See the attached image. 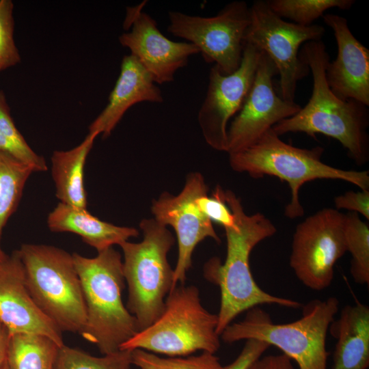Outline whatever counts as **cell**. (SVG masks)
Wrapping results in <instances>:
<instances>
[{
	"label": "cell",
	"mask_w": 369,
	"mask_h": 369,
	"mask_svg": "<svg viewBox=\"0 0 369 369\" xmlns=\"http://www.w3.org/2000/svg\"><path fill=\"white\" fill-rule=\"evenodd\" d=\"M14 3L0 0V72L16 66L20 55L14 40Z\"/></svg>",
	"instance_id": "f1b7e54d"
},
{
	"label": "cell",
	"mask_w": 369,
	"mask_h": 369,
	"mask_svg": "<svg viewBox=\"0 0 369 369\" xmlns=\"http://www.w3.org/2000/svg\"><path fill=\"white\" fill-rule=\"evenodd\" d=\"M346 251L351 255L350 272L354 282L369 284V226L355 212L345 214Z\"/></svg>",
	"instance_id": "cb8c5ba5"
},
{
	"label": "cell",
	"mask_w": 369,
	"mask_h": 369,
	"mask_svg": "<svg viewBox=\"0 0 369 369\" xmlns=\"http://www.w3.org/2000/svg\"><path fill=\"white\" fill-rule=\"evenodd\" d=\"M163 94L150 74L131 55L124 56L119 77L108 103L89 127V133L109 137L126 111L134 105L162 103Z\"/></svg>",
	"instance_id": "ac0fdd59"
},
{
	"label": "cell",
	"mask_w": 369,
	"mask_h": 369,
	"mask_svg": "<svg viewBox=\"0 0 369 369\" xmlns=\"http://www.w3.org/2000/svg\"><path fill=\"white\" fill-rule=\"evenodd\" d=\"M270 346L269 344L262 340H246L238 356L231 364L223 366V369H248Z\"/></svg>",
	"instance_id": "1f68e13d"
},
{
	"label": "cell",
	"mask_w": 369,
	"mask_h": 369,
	"mask_svg": "<svg viewBox=\"0 0 369 369\" xmlns=\"http://www.w3.org/2000/svg\"><path fill=\"white\" fill-rule=\"evenodd\" d=\"M8 255H7L3 250L2 249L1 245H0V267L3 264V262L7 259Z\"/></svg>",
	"instance_id": "e575fe53"
},
{
	"label": "cell",
	"mask_w": 369,
	"mask_h": 369,
	"mask_svg": "<svg viewBox=\"0 0 369 369\" xmlns=\"http://www.w3.org/2000/svg\"><path fill=\"white\" fill-rule=\"evenodd\" d=\"M337 208L346 209L348 212L361 214L367 221L369 220V190L360 191H348L334 198Z\"/></svg>",
	"instance_id": "4dcf8cb0"
},
{
	"label": "cell",
	"mask_w": 369,
	"mask_h": 369,
	"mask_svg": "<svg viewBox=\"0 0 369 369\" xmlns=\"http://www.w3.org/2000/svg\"><path fill=\"white\" fill-rule=\"evenodd\" d=\"M197 204L201 211L211 221L221 225L224 228L235 225L234 217L227 204L221 199L218 185L212 196L207 193L199 197Z\"/></svg>",
	"instance_id": "f546056e"
},
{
	"label": "cell",
	"mask_w": 369,
	"mask_h": 369,
	"mask_svg": "<svg viewBox=\"0 0 369 369\" xmlns=\"http://www.w3.org/2000/svg\"><path fill=\"white\" fill-rule=\"evenodd\" d=\"M17 251L36 303L62 331L79 334L87 314L72 255L42 244H23Z\"/></svg>",
	"instance_id": "ba28073f"
},
{
	"label": "cell",
	"mask_w": 369,
	"mask_h": 369,
	"mask_svg": "<svg viewBox=\"0 0 369 369\" xmlns=\"http://www.w3.org/2000/svg\"><path fill=\"white\" fill-rule=\"evenodd\" d=\"M277 74L271 59L262 51L255 77L237 114L228 127V154L238 152L257 141L279 122L295 115L301 107L279 96L273 83Z\"/></svg>",
	"instance_id": "5bb4252c"
},
{
	"label": "cell",
	"mask_w": 369,
	"mask_h": 369,
	"mask_svg": "<svg viewBox=\"0 0 369 369\" xmlns=\"http://www.w3.org/2000/svg\"><path fill=\"white\" fill-rule=\"evenodd\" d=\"M131 362L139 369H223L219 358L208 352L187 357L164 358L145 350L134 349Z\"/></svg>",
	"instance_id": "83f0119b"
},
{
	"label": "cell",
	"mask_w": 369,
	"mask_h": 369,
	"mask_svg": "<svg viewBox=\"0 0 369 369\" xmlns=\"http://www.w3.org/2000/svg\"><path fill=\"white\" fill-rule=\"evenodd\" d=\"M339 303L333 297L311 300L303 306L301 318L284 324L274 323L266 312L256 306L247 311L242 320L226 327L220 336L226 343L248 339L264 341L296 361L299 369H327L326 338Z\"/></svg>",
	"instance_id": "5b68a950"
},
{
	"label": "cell",
	"mask_w": 369,
	"mask_h": 369,
	"mask_svg": "<svg viewBox=\"0 0 369 369\" xmlns=\"http://www.w3.org/2000/svg\"><path fill=\"white\" fill-rule=\"evenodd\" d=\"M208 191L202 175L193 172L187 176L180 193L174 195L164 192L152 202L154 219L165 226H172L177 237L178 259L174 269L172 289L178 284H184L191 266L193 252L198 243L208 237L220 243L212 221L197 204V198Z\"/></svg>",
	"instance_id": "7c38bea8"
},
{
	"label": "cell",
	"mask_w": 369,
	"mask_h": 369,
	"mask_svg": "<svg viewBox=\"0 0 369 369\" xmlns=\"http://www.w3.org/2000/svg\"><path fill=\"white\" fill-rule=\"evenodd\" d=\"M0 322L10 334L42 335L60 347L64 345L62 331L40 310L27 288L17 250L0 267Z\"/></svg>",
	"instance_id": "2e32d148"
},
{
	"label": "cell",
	"mask_w": 369,
	"mask_h": 369,
	"mask_svg": "<svg viewBox=\"0 0 369 369\" xmlns=\"http://www.w3.org/2000/svg\"><path fill=\"white\" fill-rule=\"evenodd\" d=\"M46 223L51 232H71L80 236L83 242L98 252L114 245H120L139 235L136 228L115 226L99 219L86 208L61 202L49 214Z\"/></svg>",
	"instance_id": "ffe728a7"
},
{
	"label": "cell",
	"mask_w": 369,
	"mask_h": 369,
	"mask_svg": "<svg viewBox=\"0 0 369 369\" xmlns=\"http://www.w3.org/2000/svg\"><path fill=\"white\" fill-rule=\"evenodd\" d=\"M337 342L332 369H367L369 366V308L347 305L329 329Z\"/></svg>",
	"instance_id": "d6986e66"
},
{
	"label": "cell",
	"mask_w": 369,
	"mask_h": 369,
	"mask_svg": "<svg viewBox=\"0 0 369 369\" xmlns=\"http://www.w3.org/2000/svg\"><path fill=\"white\" fill-rule=\"evenodd\" d=\"M60 346L39 334H10L7 363L10 369H53Z\"/></svg>",
	"instance_id": "7402d4cb"
},
{
	"label": "cell",
	"mask_w": 369,
	"mask_h": 369,
	"mask_svg": "<svg viewBox=\"0 0 369 369\" xmlns=\"http://www.w3.org/2000/svg\"><path fill=\"white\" fill-rule=\"evenodd\" d=\"M321 146L301 148L283 141L272 128L257 141L238 152L229 154L232 169L246 172L254 178L273 176L286 181L290 189V201L284 215L290 219L302 217L304 209L299 192L306 182L318 179L341 180L361 190H369V172L346 170L325 163Z\"/></svg>",
	"instance_id": "277c9868"
},
{
	"label": "cell",
	"mask_w": 369,
	"mask_h": 369,
	"mask_svg": "<svg viewBox=\"0 0 369 369\" xmlns=\"http://www.w3.org/2000/svg\"><path fill=\"white\" fill-rule=\"evenodd\" d=\"M131 365V351L95 357L64 344L59 348L53 369H130Z\"/></svg>",
	"instance_id": "4316f807"
},
{
	"label": "cell",
	"mask_w": 369,
	"mask_h": 369,
	"mask_svg": "<svg viewBox=\"0 0 369 369\" xmlns=\"http://www.w3.org/2000/svg\"><path fill=\"white\" fill-rule=\"evenodd\" d=\"M219 195L232 211L235 225L226 228V257L223 263L217 257L207 261L204 275L217 284L221 292L220 308L217 314V333L222 331L241 313L263 304L299 308L301 304L293 299L272 295L258 286L249 266L253 249L263 240L273 236L276 227L261 213L247 215L241 200L231 190L218 185Z\"/></svg>",
	"instance_id": "6da1fadb"
},
{
	"label": "cell",
	"mask_w": 369,
	"mask_h": 369,
	"mask_svg": "<svg viewBox=\"0 0 369 369\" xmlns=\"http://www.w3.org/2000/svg\"><path fill=\"white\" fill-rule=\"evenodd\" d=\"M143 240L125 241L123 275L128 285L126 308L135 316L139 331L152 324L162 314L165 299L173 287L174 270L167 254L175 239L167 226L154 218L139 223Z\"/></svg>",
	"instance_id": "8992f818"
},
{
	"label": "cell",
	"mask_w": 369,
	"mask_h": 369,
	"mask_svg": "<svg viewBox=\"0 0 369 369\" xmlns=\"http://www.w3.org/2000/svg\"><path fill=\"white\" fill-rule=\"evenodd\" d=\"M10 333L0 322V366L7 360V354Z\"/></svg>",
	"instance_id": "836d02e7"
},
{
	"label": "cell",
	"mask_w": 369,
	"mask_h": 369,
	"mask_svg": "<svg viewBox=\"0 0 369 369\" xmlns=\"http://www.w3.org/2000/svg\"><path fill=\"white\" fill-rule=\"evenodd\" d=\"M217 314L201 303L195 286H176L165 299L161 316L122 344L120 350L142 349L170 357L197 351L215 353L220 346Z\"/></svg>",
	"instance_id": "52a82bcc"
},
{
	"label": "cell",
	"mask_w": 369,
	"mask_h": 369,
	"mask_svg": "<svg viewBox=\"0 0 369 369\" xmlns=\"http://www.w3.org/2000/svg\"><path fill=\"white\" fill-rule=\"evenodd\" d=\"M86 308V321L79 333L102 355L120 350L139 331L137 321L124 305L125 287L121 254L113 247L94 258L72 254Z\"/></svg>",
	"instance_id": "3957f363"
},
{
	"label": "cell",
	"mask_w": 369,
	"mask_h": 369,
	"mask_svg": "<svg viewBox=\"0 0 369 369\" xmlns=\"http://www.w3.org/2000/svg\"><path fill=\"white\" fill-rule=\"evenodd\" d=\"M270 9L282 18H288L294 23L310 26L323 17L325 11L337 8L350 10L354 0H268Z\"/></svg>",
	"instance_id": "484cf974"
},
{
	"label": "cell",
	"mask_w": 369,
	"mask_h": 369,
	"mask_svg": "<svg viewBox=\"0 0 369 369\" xmlns=\"http://www.w3.org/2000/svg\"><path fill=\"white\" fill-rule=\"evenodd\" d=\"M0 369H10L7 363V360L1 366H0Z\"/></svg>",
	"instance_id": "d590c367"
},
{
	"label": "cell",
	"mask_w": 369,
	"mask_h": 369,
	"mask_svg": "<svg viewBox=\"0 0 369 369\" xmlns=\"http://www.w3.org/2000/svg\"><path fill=\"white\" fill-rule=\"evenodd\" d=\"M145 3L131 8L126 21L131 26L119 36L120 44L127 48L156 84L172 82L176 72L187 66L189 58L200 53L199 49L187 42H174L159 30L156 20L141 12Z\"/></svg>",
	"instance_id": "9a60e30c"
},
{
	"label": "cell",
	"mask_w": 369,
	"mask_h": 369,
	"mask_svg": "<svg viewBox=\"0 0 369 369\" xmlns=\"http://www.w3.org/2000/svg\"><path fill=\"white\" fill-rule=\"evenodd\" d=\"M333 30L337 43L336 58L326 68L327 82L342 100H355L369 106V50L352 33L347 20L339 15L323 16Z\"/></svg>",
	"instance_id": "e0dca14e"
},
{
	"label": "cell",
	"mask_w": 369,
	"mask_h": 369,
	"mask_svg": "<svg viewBox=\"0 0 369 369\" xmlns=\"http://www.w3.org/2000/svg\"><path fill=\"white\" fill-rule=\"evenodd\" d=\"M248 369H296L290 359L284 354L260 357Z\"/></svg>",
	"instance_id": "d6a6232c"
},
{
	"label": "cell",
	"mask_w": 369,
	"mask_h": 369,
	"mask_svg": "<svg viewBox=\"0 0 369 369\" xmlns=\"http://www.w3.org/2000/svg\"><path fill=\"white\" fill-rule=\"evenodd\" d=\"M30 167L0 151V240L3 228L20 202Z\"/></svg>",
	"instance_id": "603a6c76"
},
{
	"label": "cell",
	"mask_w": 369,
	"mask_h": 369,
	"mask_svg": "<svg viewBox=\"0 0 369 369\" xmlns=\"http://www.w3.org/2000/svg\"><path fill=\"white\" fill-rule=\"evenodd\" d=\"M0 151L26 164L33 172L47 170L44 159L36 153L16 127L5 96L0 90Z\"/></svg>",
	"instance_id": "d4e9b609"
},
{
	"label": "cell",
	"mask_w": 369,
	"mask_h": 369,
	"mask_svg": "<svg viewBox=\"0 0 369 369\" xmlns=\"http://www.w3.org/2000/svg\"><path fill=\"white\" fill-rule=\"evenodd\" d=\"M96 133H89L83 141L69 150L54 151L51 175L55 195L59 202L78 208H86L87 193L84 184V167Z\"/></svg>",
	"instance_id": "44dd1931"
},
{
	"label": "cell",
	"mask_w": 369,
	"mask_h": 369,
	"mask_svg": "<svg viewBox=\"0 0 369 369\" xmlns=\"http://www.w3.org/2000/svg\"><path fill=\"white\" fill-rule=\"evenodd\" d=\"M300 57L312 74L311 97L295 115L274 125L273 131L279 136L301 132L314 138L317 134L332 137L356 164L366 163L369 160L368 107L355 100H342L333 93L325 76L329 56L321 40L305 42Z\"/></svg>",
	"instance_id": "7a4b0ae2"
},
{
	"label": "cell",
	"mask_w": 369,
	"mask_h": 369,
	"mask_svg": "<svg viewBox=\"0 0 369 369\" xmlns=\"http://www.w3.org/2000/svg\"><path fill=\"white\" fill-rule=\"evenodd\" d=\"M168 18V32L194 44L204 61L214 64L221 73L230 74L239 68L250 23L245 1L228 3L213 16L170 11Z\"/></svg>",
	"instance_id": "9c48e42d"
},
{
	"label": "cell",
	"mask_w": 369,
	"mask_h": 369,
	"mask_svg": "<svg viewBox=\"0 0 369 369\" xmlns=\"http://www.w3.org/2000/svg\"><path fill=\"white\" fill-rule=\"evenodd\" d=\"M261 54L255 46L245 43L241 64L233 73L223 74L213 66L204 100L197 120L206 142L217 151L228 150L230 120L241 109L253 83Z\"/></svg>",
	"instance_id": "4fadbf2b"
},
{
	"label": "cell",
	"mask_w": 369,
	"mask_h": 369,
	"mask_svg": "<svg viewBox=\"0 0 369 369\" xmlns=\"http://www.w3.org/2000/svg\"><path fill=\"white\" fill-rule=\"evenodd\" d=\"M345 215L326 208L299 223L292 237L290 266L297 279L312 290L329 287L336 262L347 251Z\"/></svg>",
	"instance_id": "8fae6325"
},
{
	"label": "cell",
	"mask_w": 369,
	"mask_h": 369,
	"mask_svg": "<svg viewBox=\"0 0 369 369\" xmlns=\"http://www.w3.org/2000/svg\"><path fill=\"white\" fill-rule=\"evenodd\" d=\"M249 12L245 44L255 46L271 59L279 75L281 98L293 102L297 83L310 71L299 56V49L303 42L320 40L325 28L319 25L302 26L286 21L270 9L266 1H255Z\"/></svg>",
	"instance_id": "30bf717a"
}]
</instances>
